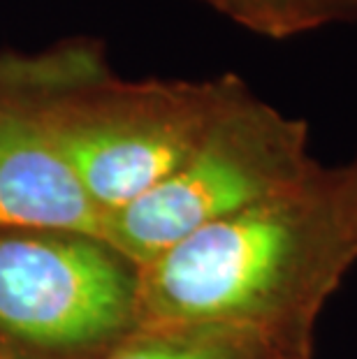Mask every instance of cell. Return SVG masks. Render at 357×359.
<instances>
[{"label":"cell","instance_id":"6da1fadb","mask_svg":"<svg viewBox=\"0 0 357 359\" xmlns=\"http://www.w3.org/2000/svg\"><path fill=\"white\" fill-rule=\"evenodd\" d=\"M355 262L351 174L318 165L140 266L135 327L244 325L316 339L325 302Z\"/></svg>","mask_w":357,"mask_h":359},{"label":"cell","instance_id":"7a4b0ae2","mask_svg":"<svg viewBox=\"0 0 357 359\" xmlns=\"http://www.w3.org/2000/svg\"><path fill=\"white\" fill-rule=\"evenodd\" d=\"M244 86L237 74L126 81L105 70L37 100L0 104L42 126L109 218L177 172Z\"/></svg>","mask_w":357,"mask_h":359},{"label":"cell","instance_id":"3957f363","mask_svg":"<svg viewBox=\"0 0 357 359\" xmlns=\"http://www.w3.org/2000/svg\"><path fill=\"white\" fill-rule=\"evenodd\" d=\"M318 165L307 123L244 86L177 172L107 218L105 241L144 266L202 227L297 186Z\"/></svg>","mask_w":357,"mask_h":359},{"label":"cell","instance_id":"277c9868","mask_svg":"<svg viewBox=\"0 0 357 359\" xmlns=\"http://www.w3.org/2000/svg\"><path fill=\"white\" fill-rule=\"evenodd\" d=\"M137 273L100 236L0 232V336L56 355L116 346L137 325Z\"/></svg>","mask_w":357,"mask_h":359},{"label":"cell","instance_id":"5b68a950","mask_svg":"<svg viewBox=\"0 0 357 359\" xmlns=\"http://www.w3.org/2000/svg\"><path fill=\"white\" fill-rule=\"evenodd\" d=\"M107 216L47 133L0 104V232H72L105 239Z\"/></svg>","mask_w":357,"mask_h":359},{"label":"cell","instance_id":"8992f818","mask_svg":"<svg viewBox=\"0 0 357 359\" xmlns=\"http://www.w3.org/2000/svg\"><path fill=\"white\" fill-rule=\"evenodd\" d=\"M316 339L244 325L135 327L105 359H311Z\"/></svg>","mask_w":357,"mask_h":359},{"label":"cell","instance_id":"52a82bcc","mask_svg":"<svg viewBox=\"0 0 357 359\" xmlns=\"http://www.w3.org/2000/svg\"><path fill=\"white\" fill-rule=\"evenodd\" d=\"M237 26L269 40L357 21V0H202Z\"/></svg>","mask_w":357,"mask_h":359},{"label":"cell","instance_id":"ba28073f","mask_svg":"<svg viewBox=\"0 0 357 359\" xmlns=\"http://www.w3.org/2000/svg\"><path fill=\"white\" fill-rule=\"evenodd\" d=\"M346 167H348V174H351V181H353V188H355V195H357V158Z\"/></svg>","mask_w":357,"mask_h":359},{"label":"cell","instance_id":"9c48e42d","mask_svg":"<svg viewBox=\"0 0 357 359\" xmlns=\"http://www.w3.org/2000/svg\"><path fill=\"white\" fill-rule=\"evenodd\" d=\"M0 359H5V357H0Z\"/></svg>","mask_w":357,"mask_h":359}]
</instances>
